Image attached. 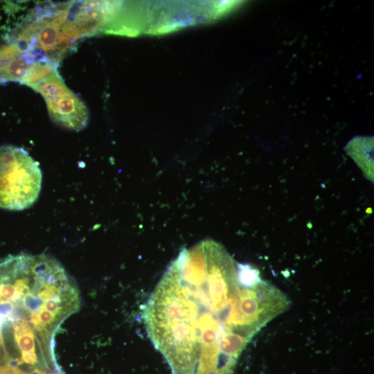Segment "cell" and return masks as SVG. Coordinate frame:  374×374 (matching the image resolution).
<instances>
[{"mask_svg":"<svg viewBox=\"0 0 374 374\" xmlns=\"http://www.w3.org/2000/svg\"><path fill=\"white\" fill-rule=\"evenodd\" d=\"M260 285H246L220 244L203 240L171 262L143 311L147 332L172 374H231L267 322Z\"/></svg>","mask_w":374,"mask_h":374,"instance_id":"1","label":"cell"},{"mask_svg":"<svg viewBox=\"0 0 374 374\" xmlns=\"http://www.w3.org/2000/svg\"><path fill=\"white\" fill-rule=\"evenodd\" d=\"M38 163L21 148L0 147V208L21 211L37 199L42 187Z\"/></svg>","mask_w":374,"mask_h":374,"instance_id":"2","label":"cell"},{"mask_svg":"<svg viewBox=\"0 0 374 374\" xmlns=\"http://www.w3.org/2000/svg\"><path fill=\"white\" fill-rule=\"evenodd\" d=\"M51 118L57 125L73 131L86 127L89 111L84 103L63 80L57 82L43 96Z\"/></svg>","mask_w":374,"mask_h":374,"instance_id":"3","label":"cell"},{"mask_svg":"<svg viewBox=\"0 0 374 374\" xmlns=\"http://www.w3.org/2000/svg\"><path fill=\"white\" fill-rule=\"evenodd\" d=\"M368 179L373 181V137L355 136L344 148Z\"/></svg>","mask_w":374,"mask_h":374,"instance_id":"4","label":"cell"},{"mask_svg":"<svg viewBox=\"0 0 374 374\" xmlns=\"http://www.w3.org/2000/svg\"><path fill=\"white\" fill-rule=\"evenodd\" d=\"M56 74H58L57 64L50 61H37L31 63L20 83L30 87L32 85Z\"/></svg>","mask_w":374,"mask_h":374,"instance_id":"5","label":"cell"},{"mask_svg":"<svg viewBox=\"0 0 374 374\" xmlns=\"http://www.w3.org/2000/svg\"><path fill=\"white\" fill-rule=\"evenodd\" d=\"M31 62L24 54L4 64L0 69V82L15 81L21 82Z\"/></svg>","mask_w":374,"mask_h":374,"instance_id":"6","label":"cell"}]
</instances>
